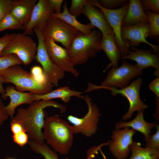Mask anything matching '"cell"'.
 Segmentation results:
<instances>
[{"mask_svg":"<svg viewBox=\"0 0 159 159\" xmlns=\"http://www.w3.org/2000/svg\"><path fill=\"white\" fill-rule=\"evenodd\" d=\"M35 94L31 92H22L17 90L15 87L12 86H8L5 89V92L1 97L6 100L8 97L10 99L9 103L5 107L11 119L14 117L16 108L23 104L30 105L34 101Z\"/></svg>","mask_w":159,"mask_h":159,"instance_id":"cell-17","label":"cell"},{"mask_svg":"<svg viewBox=\"0 0 159 159\" xmlns=\"http://www.w3.org/2000/svg\"><path fill=\"white\" fill-rule=\"evenodd\" d=\"M28 144L33 151L41 155L45 159H60L58 158V154L51 149L44 143H39L29 140ZM63 159H70L67 157Z\"/></svg>","mask_w":159,"mask_h":159,"instance_id":"cell-26","label":"cell"},{"mask_svg":"<svg viewBox=\"0 0 159 159\" xmlns=\"http://www.w3.org/2000/svg\"><path fill=\"white\" fill-rule=\"evenodd\" d=\"M0 75L2 77L5 82L13 84L16 90L19 92L29 91L42 95L52 90V84L39 82L31 73L19 65L9 67L2 72Z\"/></svg>","mask_w":159,"mask_h":159,"instance_id":"cell-3","label":"cell"},{"mask_svg":"<svg viewBox=\"0 0 159 159\" xmlns=\"http://www.w3.org/2000/svg\"><path fill=\"white\" fill-rule=\"evenodd\" d=\"M88 2L100 9L103 13L109 25L114 34L117 44L120 49L121 57L126 55L129 48L123 42L121 37V30L122 20L127 11L129 1L121 7L114 10L105 9L97 0H88Z\"/></svg>","mask_w":159,"mask_h":159,"instance_id":"cell-10","label":"cell"},{"mask_svg":"<svg viewBox=\"0 0 159 159\" xmlns=\"http://www.w3.org/2000/svg\"><path fill=\"white\" fill-rule=\"evenodd\" d=\"M99 4L103 8L110 10L118 9L128 1L126 0H97Z\"/></svg>","mask_w":159,"mask_h":159,"instance_id":"cell-31","label":"cell"},{"mask_svg":"<svg viewBox=\"0 0 159 159\" xmlns=\"http://www.w3.org/2000/svg\"><path fill=\"white\" fill-rule=\"evenodd\" d=\"M52 16L60 19L80 31L81 33L87 34L91 32L95 28L90 23L88 24H83L80 22L76 19V17L69 12L67 2L65 1L63 6L62 13L57 14L52 13Z\"/></svg>","mask_w":159,"mask_h":159,"instance_id":"cell-24","label":"cell"},{"mask_svg":"<svg viewBox=\"0 0 159 159\" xmlns=\"http://www.w3.org/2000/svg\"><path fill=\"white\" fill-rule=\"evenodd\" d=\"M149 87L155 94L156 98L159 99V77L153 80L150 84Z\"/></svg>","mask_w":159,"mask_h":159,"instance_id":"cell-42","label":"cell"},{"mask_svg":"<svg viewBox=\"0 0 159 159\" xmlns=\"http://www.w3.org/2000/svg\"><path fill=\"white\" fill-rule=\"evenodd\" d=\"M22 64V61L15 54L2 56L0 57V74L11 66Z\"/></svg>","mask_w":159,"mask_h":159,"instance_id":"cell-29","label":"cell"},{"mask_svg":"<svg viewBox=\"0 0 159 159\" xmlns=\"http://www.w3.org/2000/svg\"><path fill=\"white\" fill-rule=\"evenodd\" d=\"M142 82L141 78L138 77L131 83L126 87L121 89L109 87L102 89L109 90L111 91L112 95L116 96L120 94L125 97L129 103V107L122 116V119L124 121L131 118L134 112L144 110L148 106L141 100L140 96V90Z\"/></svg>","mask_w":159,"mask_h":159,"instance_id":"cell-11","label":"cell"},{"mask_svg":"<svg viewBox=\"0 0 159 159\" xmlns=\"http://www.w3.org/2000/svg\"><path fill=\"white\" fill-rule=\"evenodd\" d=\"M53 12L49 6L48 0H39L34 8L28 23L23 26V34H32L35 27L42 29L47 20Z\"/></svg>","mask_w":159,"mask_h":159,"instance_id":"cell-16","label":"cell"},{"mask_svg":"<svg viewBox=\"0 0 159 159\" xmlns=\"http://www.w3.org/2000/svg\"><path fill=\"white\" fill-rule=\"evenodd\" d=\"M4 82L3 77L0 75V95H1L4 94L5 92V89L3 85Z\"/></svg>","mask_w":159,"mask_h":159,"instance_id":"cell-43","label":"cell"},{"mask_svg":"<svg viewBox=\"0 0 159 159\" xmlns=\"http://www.w3.org/2000/svg\"><path fill=\"white\" fill-rule=\"evenodd\" d=\"M52 107L59 109L61 113L66 111V107L52 100L34 101L26 108H21L11 119L24 127L30 140L39 143L45 141L42 129L45 121L44 108Z\"/></svg>","mask_w":159,"mask_h":159,"instance_id":"cell-1","label":"cell"},{"mask_svg":"<svg viewBox=\"0 0 159 159\" xmlns=\"http://www.w3.org/2000/svg\"><path fill=\"white\" fill-rule=\"evenodd\" d=\"M144 110L138 111L137 115L132 120L125 122L120 121L115 125V128L121 129L125 127H129L140 132L144 136V140L146 143L148 140L151 132V130L156 127L157 124L154 122H150L144 119Z\"/></svg>","mask_w":159,"mask_h":159,"instance_id":"cell-18","label":"cell"},{"mask_svg":"<svg viewBox=\"0 0 159 159\" xmlns=\"http://www.w3.org/2000/svg\"><path fill=\"white\" fill-rule=\"evenodd\" d=\"M6 159H15L13 158H7Z\"/></svg>","mask_w":159,"mask_h":159,"instance_id":"cell-44","label":"cell"},{"mask_svg":"<svg viewBox=\"0 0 159 159\" xmlns=\"http://www.w3.org/2000/svg\"><path fill=\"white\" fill-rule=\"evenodd\" d=\"M10 124L11 131L13 134L23 131L26 132L22 125L17 121L11 119Z\"/></svg>","mask_w":159,"mask_h":159,"instance_id":"cell-40","label":"cell"},{"mask_svg":"<svg viewBox=\"0 0 159 159\" xmlns=\"http://www.w3.org/2000/svg\"><path fill=\"white\" fill-rule=\"evenodd\" d=\"M101 39L100 32L95 29L89 34L81 33L77 36L67 50L74 65L84 63L89 58L96 57L101 50Z\"/></svg>","mask_w":159,"mask_h":159,"instance_id":"cell-4","label":"cell"},{"mask_svg":"<svg viewBox=\"0 0 159 159\" xmlns=\"http://www.w3.org/2000/svg\"><path fill=\"white\" fill-rule=\"evenodd\" d=\"M37 0H13L10 12L24 26L29 22Z\"/></svg>","mask_w":159,"mask_h":159,"instance_id":"cell-20","label":"cell"},{"mask_svg":"<svg viewBox=\"0 0 159 159\" xmlns=\"http://www.w3.org/2000/svg\"><path fill=\"white\" fill-rule=\"evenodd\" d=\"M82 93V92L72 90L69 87L65 86L59 87L44 95H40L35 94L34 99V101H36L60 98L64 103H66L69 102L71 97L73 96L83 99V97L81 96Z\"/></svg>","mask_w":159,"mask_h":159,"instance_id":"cell-23","label":"cell"},{"mask_svg":"<svg viewBox=\"0 0 159 159\" xmlns=\"http://www.w3.org/2000/svg\"><path fill=\"white\" fill-rule=\"evenodd\" d=\"M41 31L44 39L50 38L60 42L67 50L73 40L81 34L64 21L51 15Z\"/></svg>","mask_w":159,"mask_h":159,"instance_id":"cell-6","label":"cell"},{"mask_svg":"<svg viewBox=\"0 0 159 159\" xmlns=\"http://www.w3.org/2000/svg\"><path fill=\"white\" fill-rule=\"evenodd\" d=\"M48 4L53 13L57 14L61 13V7L63 0H48Z\"/></svg>","mask_w":159,"mask_h":159,"instance_id":"cell-39","label":"cell"},{"mask_svg":"<svg viewBox=\"0 0 159 159\" xmlns=\"http://www.w3.org/2000/svg\"><path fill=\"white\" fill-rule=\"evenodd\" d=\"M115 129L112 132V140L108 145L111 154L116 159H127L130 154V146L133 141L136 131L129 127Z\"/></svg>","mask_w":159,"mask_h":159,"instance_id":"cell-12","label":"cell"},{"mask_svg":"<svg viewBox=\"0 0 159 159\" xmlns=\"http://www.w3.org/2000/svg\"><path fill=\"white\" fill-rule=\"evenodd\" d=\"M88 0H72L70 7L68 10L69 13L76 17L82 14L84 8L88 3Z\"/></svg>","mask_w":159,"mask_h":159,"instance_id":"cell-30","label":"cell"},{"mask_svg":"<svg viewBox=\"0 0 159 159\" xmlns=\"http://www.w3.org/2000/svg\"><path fill=\"white\" fill-rule=\"evenodd\" d=\"M16 33L6 34L0 38V57L2 56V53L9 43L13 38Z\"/></svg>","mask_w":159,"mask_h":159,"instance_id":"cell-37","label":"cell"},{"mask_svg":"<svg viewBox=\"0 0 159 159\" xmlns=\"http://www.w3.org/2000/svg\"><path fill=\"white\" fill-rule=\"evenodd\" d=\"M131 155L129 159H159V149L143 148L139 143L133 141L130 146Z\"/></svg>","mask_w":159,"mask_h":159,"instance_id":"cell-25","label":"cell"},{"mask_svg":"<svg viewBox=\"0 0 159 159\" xmlns=\"http://www.w3.org/2000/svg\"><path fill=\"white\" fill-rule=\"evenodd\" d=\"M142 71L136 64L130 63L124 60L120 67H113L109 71L100 85L97 86L89 82L87 89L84 92H89L104 87L123 88L129 85L132 79L142 75Z\"/></svg>","mask_w":159,"mask_h":159,"instance_id":"cell-5","label":"cell"},{"mask_svg":"<svg viewBox=\"0 0 159 159\" xmlns=\"http://www.w3.org/2000/svg\"><path fill=\"white\" fill-rule=\"evenodd\" d=\"M156 132L150 136L148 141L146 143L145 147L159 149V126L157 124Z\"/></svg>","mask_w":159,"mask_h":159,"instance_id":"cell-35","label":"cell"},{"mask_svg":"<svg viewBox=\"0 0 159 159\" xmlns=\"http://www.w3.org/2000/svg\"><path fill=\"white\" fill-rule=\"evenodd\" d=\"M96 7L88 2L84 8L82 14L88 19L91 24L100 31L102 34L113 32L103 13Z\"/></svg>","mask_w":159,"mask_h":159,"instance_id":"cell-19","label":"cell"},{"mask_svg":"<svg viewBox=\"0 0 159 159\" xmlns=\"http://www.w3.org/2000/svg\"><path fill=\"white\" fill-rule=\"evenodd\" d=\"M101 50H103L111 62L113 67H118V61L121 55L116 42L113 32L102 34L100 43Z\"/></svg>","mask_w":159,"mask_h":159,"instance_id":"cell-22","label":"cell"},{"mask_svg":"<svg viewBox=\"0 0 159 159\" xmlns=\"http://www.w3.org/2000/svg\"><path fill=\"white\" fill-rule=\"evenodd\" d=\"M37 46L32 39L23 33L16 34L6 46L2 56L16 55L24 65L30 64L35 58Z\"/></svg>","mask_w":159,"mask_h":159,"instance_id":"cell-9","label":"cell"},{"mask_svg":"<svg viewBox=\"0 0 159 159\" xmlns=\"http://www.w3.org/2000/svg\"><path fill=\"white\" fill-rule=\"evenodd\" d=\"M109 141L105 143H102L97 146H93L88 149L86 151V159H93L95 155L97 154L101 148L104 145H107Z\"/></svg>","mask_w":159,"mask_h":159,"instance_id":"cell-38","label":"cell"},{"mask_svg":"<svg viewBox=\"0 0 159 159\" xmlns=\"http://www.w3.org/2000/svg\"><path fill=\"white\" fill-rule=\"evenodd\" d=\"M5 107L2 98L0 97V127L9 116L5 109Z\"/></svg>","mask_w":159,"mask_h":159,"instance_id":"cell-41","label":"cell"},{"mask_svg":"<svg viewBox=\"0 0 159 159\" xmlns=\"http://www.w3.org/2000/svg\"><path fill=\"white\" fill-rule=\"evenodd\" d=\"M13 0H0V22L4 17L10 12Z\"/></svg>","mask_w":159,"mask_h":159,"instance_id":"cell-36","label":"cell"},{"mask_svg":"<svg viewBox=\"0 0 159 159\" xmlns=\"http://www.w3.org/2000/svg\"><path fill=\"white\" fill-rule=\"evenodd\" d=\"M128 53L121 56L120 59H130L137 62L138 67L141 70L149 67L155 69L154 74L157 77L159 76V56L154 52L153 49L144 50L136 47H131Z\"/></svg>","mask_w":159,"mask_h":159,"instance_id":"cell-15","label":"cell"},{"mask_svg":"<svg viewBox=\"0 0 159 159\" xmlns=\"http://www.w3.org/2000/svg\"><path fill=\"white\" fill-rule=\"evenodd\" d=\"M26 132V131H23L13 134V141L21 147H23L28 143L29 138Z\"/></svg>","mask_w":159,"mask_h":159,"instance_id":"cell-34","label":"cell"},{"mask_svg":"<svg viewBox=\"0 0 159 159\" xmlns=\"http://www.w3.org/2000/svg\"><path fill=\"white\" fill-rule=\"evenodd\" d=\"M33 31L35 33L38 41L35 59L42 65L43 73L48 81L57 87L59 80L63 78L65 72L49 56L45 47L44 39L41 30L35 27Z\"/></svg>","mask_w":159,"mask_h":159,"instance_id":"cell-8","label":"cell"},{"mask_svg":"<svg viewBox=\"0 0 159 159\" xmlns=\"http://www.w3.org/2000/svg\"><path fill=\"white\" fill-rule=\"evenodd\" d=\"M31 73L38 81L42 83H50L47 79L42 69L40 66H35L32 67L31 70Z\"/></svg>","mask_w":159,"mask_h":159,"instance_id":"cell-33","label":"cell"},{"mask_svg":"<svg viewBox=\"0 0 159 159\" xmlns=\"http://www.w3.org/2000/svg\"><path fill=\"white\" fill-rule=\"evenodd\" d=\"M86 102L88 110L86 114L82 117L79 118L69 115L67 119L73 125L74 134L80 133L87 137H90L97 132L100 117L101 115L97 106L93 104L91 98L88 95L83 96Z\"/></svg>","mask_w":159,"mask_h":159,"instance_id":"cell-7","label":"cell"},{"mask_svg":"<svg viewBox=\"0 0 159 159\" xmlns=\"http://www.w3.org/2000/svg\"><path fill=\"white\" fill-rule=\"evenodd\" d=\"M43 134L45 140L60 154L67 155L73 145V126L55 114L45 118Z\"/></svg>","mask_w":159,"mask_h":159,"instance_id":"cell-2","label":"cell"},{"mask_svg":"<svg viewBox=\"0 0 159 159\" xmlns=\"http://www.w3.org/2000/svg\"><path fill=\"white\" fill-rule=\"evenodd\" d=\"M148 21L150 32L148 37L158 42L159 37V14L149 10H144Z\"/></svg>","mask_w":159,"mask_h":159,"instance_id":"cell-27","label":"cell"},{"mask_svg":"<svg viewBox=\"0 0 159 159\" xmlns=\"http://www.w3.org/2000/svg\"><path fill=\"white\" fill-rule=\"evenodd\" d=\"M144 22H149L140 0H130L122 26H132Z\"/></svg>","mask_w":159,"mask_h":159,"instance_id":"cell-21","label":"cell"},{"mask_svg":"<svg viewBox=\"0 0 159 159\" xmlns=\"http://www.w3.org/2000/svg\"><path fill=\"white\" fill-rule=\"evenodd\" d=\"M47 51L52 60L64 72H69L75 77L79 75L77 70L74 67L72 60L67 50L57 44L50 38L44 39Z\"/></svg>","mask_w":159,"mask_h":159,"instance_id":"cell-14","label":"cell"},{"mask_svg":"<svg viewBox=\"0 0 159 159\" xmlns=\"http://www.w3.org/2000/svg\"><path fill=\"white\" fill-rule=\"evenodd\" d=\"M140 1L144 10L159 14V0H142Z\"/></svg>","mask_w":159,"mask_h":159,"instance_id":"cell-32","label":"cell"},{"mask_svg":"<svg viewBox=\"0 0 159 159\" xmlns=\"http://www.w3.org/2000/svg\"><path fill=\"white\" fill-rule=\"evenodd\" d=\"M150 28L149 22H144L134 25L122 26L121 35L123 42L129 47H136L141 43H145L150 46L154 53L158 54L159 45H155L149 42L146 39L148 37Z\"/></svg>","mask_w":159,"mask_h":159,"instance_id":"cell-13","label":"cell"},{"mask_svg":"<svg viewBox=\"0 0 159 159\" xmlns=\"http://www.w3.org/2000/svg\"><path fill=\"white\" fill-rule=\"evenodd\" d=\"M23 26L22 24L9 12L0 22V32L7 29H22Z\"/></svg>","mask_w":159,"mask_h":159,"instance_id":"cell-28","label":"cell"}]
</instances>
